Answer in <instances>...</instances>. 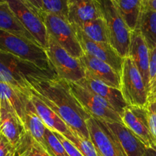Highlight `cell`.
I'll return each instance as SVG.
<instances>
[{
    "label": "cell",
    "instance_id": "obj_19",
    "mask_svg": "<svg viewBox=\"0 0 156 156\" xmlns=\"http://www.w3.org/2000/svg\"><path fill=\"white\" fill-rule=\"evenodd\" d=\"M30 99L34 106L38 115L43 120L47 128L53 132L61 133L65 137L68 136L69 134H71L72 130L69 128L66 123L41 98H39L37 96L32 93Z\"/></svg>",
    "mask_w": 156,
    "mask_h": 156
},
{
    "label": "cell",
    "instance_id": "obj_14",
    "mask_svg": "<svg viewBox=\"0 0 156 156\" xmlns=\"http://www.w3.org/2000/svg\"><path fill=\"white\" fill-rule=\"evenodd\" d=\"M79 59L85 68L86 74L109 86L120 89V73L109 64L86 53Z\"/></svg>",
    "mask_w": 156,
    "mask_h": 156
},
{
    "label": "cell",
    "instance_id": "obj_37",
    "mask_svg": "<svg viewBox=\"0 0 156 156\" xmlns=\"http://www.w3.org/2000/svg\"><path fill=\"white\" fill-rule=\"evenodd\" d=\"M6 2V0H0V3H2V2Z\"/></svg>",
    "mask_w": 156,
    "mask_h": 156
},
{
    "label": "cell",
    "instance_id": "obj_30",
    "mask_svg": "<svg viewBox=\"0 0 156 156\" xmlns=\"http://www.w3.org/2000/svg\"><path fill=\"white\" fill-rule=\"evenodd\" d=\"M146 108L147 111L149 128L156 143V99L149 101Z\"/></svg>",
    "mask_w": 156,
    "mask_h": 156
},
{
    "label": "cell",
    "instance_id": "obj_1",
    "mask_svg": "<svg viewBox=\"0 0 156 156\" xmlns=\"http://www.w3.org/2000/svg\"><path fill=\"white\" fill-rule=\"evenodd\" d=\"M30 91L53 110L73 132L90 140L87 121L91 117L72 92L69 82L57 77L33 84Z\"/></svg>",
    "mask_w": 156,
    "mask_h": 156
},
{
    "label": "cell",
    "instance_id": "obj_13",
    "mask_svg": "<svg viewBox=\"0 0 156 156\" xmlns=\"http://www.w3.org/2000/svg\"><path fill=\"white\" fill-rule=\"evenodd\" d=\"M74 27L84 53L107 62L119 73H121L124 58L114 50L110 43H101L92 41L85 36L80 29L76 26Z\"/></svg>",
    "mask_w": 156,
    "mask_h": 156
},
{
    "label": "cell",
    "instance_id": "obj_29",
    "mask_svg": "<svg viewBox=\"0 0 156 156\" xmlns=\"http://www.w3.org/2000/svg\"><path fill=\"white\" fill-rule=\"evenodd\" d=\"M45 140L51 156H69L54 132L47 128Z\"/></svg>",
    "mask_w": 156,
    "mask_h": 156
},
{
    "label": "cell",
    "instance_id": "obj_35",
    "mask_svg": "<svg viewBox=\"0 0 156 156\" xmlns=\"http://www.w3.org/2000/svg\"><path fill=\"white\" fill-rule=\"evenodd\" d=\"M31 5H33L40 12H43L42 0H27Z\"/></svg>",
    "mask_w": 156,
    "mask_h": 156
},
{
    "label": "cell",
    "instance_id": "obj_15",
    "mask_svg": "<svg viewBox=\"0 0 156 156\" xmlns=\"http://www.w3.org/2000/svg\"><path fill=\"white\" fill-rule=\"evenodd\" d=\"M150 51L143 36L137 29L133 30L131 34L130 46H129L128 57L130 58L135 63L139 71L141 73L145 84L149 92V62Z\"/></svg>",
    "mask_w": 156,
    "mask_h": 156
},
{
    "label": "cell",
    "instance_id": "obj_33",
    "mask_svg": "<svg viewBox=\"0 0 156 156\" xmlns=\"http://www.w3.org/2000/svg\"><path fill=\"white\" fill-rule=\"evenodd\" d=\"M16 150L11 143L8 141L7 139L1 134L0 140V156H7L12 151Z\"/></svg>",
    "mask_w": 156,
    "mask_h": 156
},
{
    "label": "cell",
    "instance_id": "obj_22",
    "mask_svg": "<svg viewBox=\"0 0 156 156\" xmlns=\"http://www.w3.org/2000/svg\"><path fill=\"white\" fill-rule=\"evenodd\" d=\"M0 88H1L0 98L5 100L9 104V105L13 108L17 115L24 123L26 108L30 100V97L5 82H0Z\"/></svg>",
    "mask_w": 156,
    "mask_h": 156
},
{
    "label": "cell",
    "instance_id": "obj_26",
    "mask_svg": "<svg viewBox=\"0 0 156 156\" xmlns=\"http://www.w3.org/2000/svg\"><path fill=\"white\" fill-rule=\"evenodd\" d=\"M66 138L69 140L84 156H98V153L91 140L82 138L72 131Z\"/></svg>",
    "mask_w": 156,
    "mask_h": 156
},
{
    "label": "cell",
    "instance_id": "obj_5",
    "mask_svg": "<svg viewBox=\"0 0 156 156\" xmlns=\"http://www.w3.org/2000/svg\"><path fill=\"white\" fill-rule=\"evenodd\" d=\"M48 35L74 57L80 59L85 53L74 26L66 18L55 14L41 12Z\"/></svg>",
    "mask_w": 156,
    "mask_h": 156
},
{
    "label": "cell",
    "instance_id": "obj_11",
    "mask_svg": "<svg viewBox=\"0 0 156 156\" xmlns=\"http://www.w3.org/2000/svg\"><path fill=\"white\" fill-rule=\"evenodd\" d=\"M123 124L130 129L151 150H156V143L153 138L148 120L146 107L128 105L120 114Z\"/></svg>",
    "mask_w": 156,
    "mask_h": 156
},
{
    "label": "cell",
    "instance_id": "obj_36",
    "mask_svg": "<svg viewBox=\"0 0 156 156\" xmlns=\"http://www.w3.org/2000/svg\"><path fill=\"white\" fill-rule=\"evenodd\" d=\"M148 156H154L153 155V150L149 149V152H148Z\"/></svg>",
    "mask_w": 156,
    "mask_h": 156
},
{
    "label": "cell",
    "instance_id": "obj_16",
    "mask_svg": "<svg viewBox=\"0 0 156 156\" xmlns=\"http://www.w3.org/2000/svg\"><path fill=\"white\" fill-rule=\"evenodd\" d=\"M78 84L88 88L94 94L101 96L102 98L108 101L111 108L120 115L128 106L120 89L113 88L100 81L96 80L89 75L86 74V76L82 81L78 82Z\"/></svg>",
    "mask_w": 156,
    "mask_h": 156
},
{
    "label": "cell",
    "instance_id": "obj_34",
    "mask_svg": "<svg viewBox=\"0 0 156 156\" xmlns=\"http://www.w3.org/2000/svg\"><path fill=\"white\" fill-rule=\"evenodd\" d=\"M143 8L156 12V0H142Z\"/></svg>",
    "mask_w": 156,
    "mask_h": 156
},
{
    "label": "cell",
    "instance_id": "obj_32",
    "mask_svg": "<svg viewBox=\"0 0 156 156\" xmlns=\"http://www.w3.org/2000/svg\"><path fill=\"white\" fill-rule=\"evenodd\" d=\"M149 76H150V82H149V90H150V88L156 82V48L150 51Z\"/></svg>",
    "mask_w": 156,
    "mask_h": 156
},
{
    "label": "cell",
    "instance_id": "obj_38",
    "mask_svg": "<svg viewBox=\"0 0 156 156\" xmlns=\"http://www.w3.org/2000/svg\"><path fill=\"white\" fill-rule=\"evenodd\" d=\"M153 155L154 156H156V150L155 151H153Z\"/></svg>",
    "mask_w": 156,
    "mask_h": 156
},
{
    "label": "cell",
    "instance_id": "obj_2",
    "mask_svg": "<svg viewBox=\"0 0 156 156\" xmlns=\"http://www.w3.org/2000/svg\"><path fill=\"white\" fill-rule=\"evenodd\" d=\"M56 73L0 50V80L30 97L31 85L57 78Z\"/></svg>",
    "mask_w": 156,
    "mask_h": 156
},
{
    "label": "cell",
    "instance_id": "obj_27",
    "mask_svg": "<svg viewBox=\"0 0 156 156\" xmlns=\"http://www.w3.org/2000/svg\"><path fill=\"white\" fill-rule=\"evenodd\" d=\"M16 151L21 156H50L29 134Z\"/></svg>",
    "mask_w": 156,
    "mask_h": 156
},
{
    "label": "cell",
    "instance_id": "obj_18",
    "mask_svg": "<svg viewBox=\"0 0 156 156\" xmlns=\"http://www.w3.org/2000/svg\"><path fill=\"white\" fill-rule=\"evenodd\" d=\"M120 143L127 156H148L149 149L125 125L120 123H105Z\"/></svg>",
    "mask_w": 156,
    "mask_h": 156
},
{
    "label": "cell",
    "instance_id": "obj_12",
    "mask_svg": "<svg viewBox=\"0 0 156 156\" xmlns=\"http://www.w3.org/2000/svg\"><path fill=\"white\" fill-rule=\"evenodd\" d=\"M0 121L1 134L17 150L25 140L28 133L13 108L2 99H1L0 107Z\"/></svg>",
    "mask_w": 156,
    "mask_h": 156
},
{
    "label": "cell",
    "instance_id": "obj_31",
    "mask_svg": "<svg viewBox=\"0 0 156 156\" xmlns=\"http://www.w3.org/2000/svg\"><path fill=\"white\" fill-rule=\"evenodd\" d=\"M54 133L56 134V136L59 138V140H60V142L62 143V144L63 145V146L65 147L67 153L69 154V156H84L82 154V152L71 143L69 140H67L63 135H62L61 133H59L54 132Z\"/></svg>",
    "mask_w": 156,
    "mask_h": 156
},
{
    "label": "cell",
    "instance_id": "obj_23",
    "mask_svg": "<svg viewBox=\"0 0 156 156\" xmlns=\"http://www.w3.org/2000/svg\"><path fill=\"white\" fill-rule=\"evenodd\" d=\"M136 29L140 32L149 50L156 48V12L143 8Z\"/></svg>",
    "mask_w": 156,
    "mask_h": 156
},
{
    "label": "cell",
    "instance_id": "obj_25",
    "mask_svg": "<svg viewBox=\"0 0 156 156\" xmlns=\"http://www.w3.org/2000/svg\"><path fill=\"white\" fill-rule=\"evenodd\" d=\"M91 40L101 43H109L108 27L103 18H97L79 25H74Z\"/></svg>",
    "mask_w": 156,
    "mask_h": 156
},
{
    "label": "cell",
    "instance_id": "obj_28",
    "mask_svg": "<svg viewBox=\"0 0 156 156\" xmlns=\"http://www.w3.org/2000/svg\"><path fill=\"white\" fill-rule=\"evenodd\" d=\"M43 12L55 14L68 20V0H42Z\"/></svg>",
    "mask_w": 156,
    "mask_h": 156
},
{
    "label": "cell",
    "instance_id": "obj_8",
    "mask_svg": "<svg viewBox=\"0 0 156 156\" xmlns=\"http://www.w3.org/2000/svg\"><path fill=\"white\" fill-rule=\"evenodd\" d=\"M69 84L75 97L91 117L104 123H123L120 114L101 96L78 83Z\"/></svg>",
    "mask_w": 156,
    "mask_h": 156
},
{
    "label": "cell",
    "instance_id": "obj_7",
    "mask_svg": "<svg viewBox=\"0 0 156 156\" xmlns=\"http://www.w3.org/2000/svg\"><path fill=\"white\" fill-rule=\"evenodd\" d=\"M47 53L58 77L67 82L78 83L86 76V72L80 59L72 56L49 36Z\"/></svg>",
    "mask_w": 156,
    "mask_h": 156
},
{
    "label": "cell",
    "instance_id": "obj_10",
    "mask_svg": "<svg viewBox=\"0 0 156 156\" xmlns=\"http://www.w3.org/2000/svg\"><path fill=\"white\" fill-rule=\"evenodd\" d=\"M91 140L101 156H127L117 139L104 122L91 117L87 121Z\"/></svg>",
    "mask_w": 156,
    "mask_h": 156
},
{
    "label": "cell",
    "instance_id": "obj_39",
    "mask_svg": "<svg viewBox=\"0 0 156 156\" xmlns=\"http://www.w3.org/2000/svg\"><path fill=\"white\" fill-rule=\"evenodd\" d=\"M98 156H101V155H100V154H98Z\"/></svg>",
    "mask_w": 156,
    "mask_h": 156
},
{
    "label": "cell",
    "instance_id": "obj_4",
    "mask_svg": "<svg viewBox=\"0 0 156 156\" xmlns=\"http://www.w3.org/2000/svg\"><path fill=\"white\" fill-rule=\"evenodd\" d=\"M108 27L109 43L123 58L128 56L132 30L119 12L114 0H98Z\"/></svg>",
    "mask_w": 156,
    "mask_h": 156
},
{
    "label": "cell",
    "instance_id": "obj_20",
    "mask_svg": "<svg viewBox=\"0 0 156 156\" xmlns=\"http://www.w3.org/2000/svg\"><path fill=\"white\" fill-rule=\"evenodd\" d=\"M24 124L26 128V130L28 133L29 135L37 142L39 143L46 152L50 156V152L47 146L45 140V133L47 126L44 124L43 120L38 115L34 106L32 104L30 99L26 108L25 115H24Z\"/></svg>",
    "mask_w": 156,
    "mask_h": 156
},
{
    "label": "cell",
    "instance_id": "obj_6",
    "mask_svg": "<svg viewBox=\"0 0 156 156\" xmlns=\"http://www.w3.org/2000/svg\"><path fill=\"white\" fill-rule=\"evenodd\" d=\"M120 91L126 104L130 106L146 107L149 101V91L141 73L132 59H123Z\"/></svg>",
    "mask_w": 156,
    "mask_h": 156
},
{
    "label": "cell",
    "instance_id": "obj_24",
    "mask_svg": "<svg viewBox=\"0 0 156 156\" xmlns=\"http://www.w3.org/2000/svg\"><path fill=\"white\" fill-rule=\"evenodd\" d=\"M119 12L130 30L136 28L143 5L142 0H114Z\"/></svg>",
    "mask_w": 156,
    "mask_h": 156
},
{
    "label": "cell",
    "instance_id": "obj_9",
    "mask_svg": "<svg viewBox=\"0 0 156 156\" xmlns=\"http://www.w3.org/2000/svg\"><path fill=\"white\" fill-rule=\"evenodd\" d=\"M6 2L38 44L47 50L49 46V35L41 12L27 0H6Z\"/></svg>",
    "mask_w": 156,
    "mask_h": 156
},
{
    "label": "cell",
    "instance_id": "obj_3",
    "mask_svg": "<svg viewBox=\"0 0 156 156\" xmlns=\"http://www.w3.org/2000/svg\"><path fill=\"white\" fill-rule=\"evenodd\" d=\"M0 50L32 62L40 68L56 73L46 49L33 41L1 30Z\"/></svg>",
    "mask_w": 156,
    "mask_h": 156
},
{
    "label": "cell",
    "instance_id": "obj_21",
    "mask_svg": "<svg viewBox=\"0 0 156 156\" xmlns=\"http://www.w3.org/2000/svg\"><path fill=\"white\" fill-rule=\"evenodd\" d=\"M0 29L3 31L37 43L33 35L25 28L6 2L0 3Z\"/></svg>",
    "mask_w": 156,
    "mask_h": 156
},
{
    "label": "cell",
    "instance_id": "obj_17",
    "mask_svg": "<svg viewBox=\"0 0 156 156\" xmlns=\"http://www.w3.org/2000/svg\"><path fill=\"white\" fill-rule=\"evenodd\" d=\"M103 18L98 0H68V21L73 25Z\"/></svg>",
    "mask_w": 156,
    "mask_h": 156
}]
</instances>
